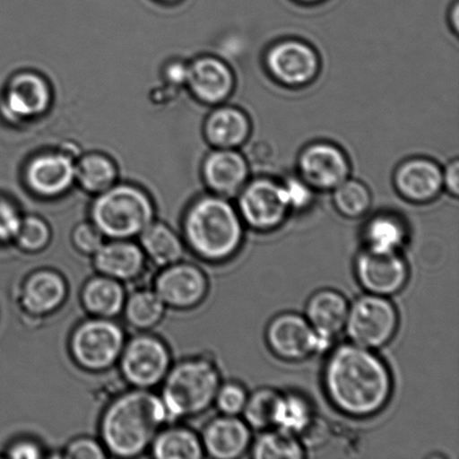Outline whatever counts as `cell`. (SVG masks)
<instances>
[{
	"label": "cell",
	"mask_w": 459,
	"mask_h": 459,
	"mask_svg": "<svg viewBox=\"0 0 459 459\" xmlns=\"http://www.w3.org/2000/svg\"><path fill=\"white\" fill-rule=\"evenodd\" d=\"M238 212L243 224L259 232H269L281 226L290 213L281 183L259 178L238 193Z\"/></svg>",
	"instance_id": "52a82bcc"
},
{
	"label": "cell",
	"mask_w": 459,
	"mask_h": 459,
	"mask_svg": "<svg viewBox=\"0 0 459 459\" xmlns=\"http://www.w3.org/2000/svg\"><path fill=\"white\" fill-rule=\"evenodd\" d=\"M270 76L287 88L312 83L321 70V60L312 45L299 39H282L269 48L264 56Z\"/></svg>",
	"instance_id": "30bf717a"
},
{
	"label": "cell",
	"mask_w": 459,
	"mask_h": 459,
	"mask_svg": "<svg viewBox=\"0 0 459 459\" xmlns=\"http://www.w3.org/2000/svg\"><path fill=\"white\" fill-rule=\"evenodd\" d=\"M204 134L211 145L217 150H237L245 145L250 137L249 117L236 107H219L206 119Z\"/></svg>",
	"instance_id": "44dd1931"
},
{
	"label": "cell",
	"mask_w": 459,
	"mask_h": 459,
	"mask_svg": "<svg viewBox=\"0 0 459 459\" xmlns=\"http://www.w3.org/2000/svg\"><path fill=\"white\" fill-rule=\"evenodd\" d=\"M66 457L72 459H102L106 457L103 448L92 439H76L66 449Z\"/></svg>",
	"instance_id": "ab89813d"
},
{
	"label": "cell",
	"mask_w": 459,
	"mask_h": 459,
	"mask_svg": "<svg viewBox=\"0 0 459 459\" xmlns=\"http://www.w3.org/2000/svg\"><path fill=\"white\" fill-rule=\"evenodd\" d=\"M333 192V204L344 218H361L371 208V192L366 184L357 179H345Z\"/></svg>",
	"instance_id": "1f68e13d"
},
{
	"label": "cell",
	"mask_w": 459,
	"mask_h": 459,
	"mask_svg": "<svg viewBox=\"0 0 459 459\" xmlns=\"http://www.w3.org/2000/svg\"><path fill=\"white\" fill-rule=\"evenodd\" d=\"M74 243L83 254L94 255L103 245V234L93 223H83L74 231Z\"/></svg>",
	"instance_id": "74e56055"
},
{
	"label": "cell",
	"mask_w": 459,
	"mask_h": 459,
	"mask_svg": "<svg viewBox=\"0 0 459 459\" xmlns=\"http://www.w3.org/2000/svg\"><path fill=\"white\" fill-rule=\"evenodd\" d=\"M408 227L394 213H380L368 220L363 229L366 247L377 251H399L406 243Z\"/></svg>",
	"instance_id": "d4e9b609"
},
{
	"label": "cell",
	"mask_w": 459,
	"mask_h": 459,
	"mask_svg": "<svg viewBox=\"0 0 459 459\" xmlns=\"http://www.w3.org/2000/svg\"><path fill=\"white\" fill-rule=\"evenodd\" d=\"M355 273L368 294L390 297L407 285L409 268L399 251H377L364 247L359 252Z\"/></svg>",
	"instance_id": "8fae6325"
},
{
	"label": "cell",
	"mask_w": 459,
	"mask_h": 459,
	"mask_svg": "<svg viewBox=\"0 0 459 459\" xmlns=\"http://www.w3.org/2000/svg\"><path fill=\"white\" fill-rule=\"evenodd\" d=\"M143 250L155 264H174L181 260L183 245L178 234L163 223H151L141 233Z\"/></svg>",
	"instance_id": "83f0119b"
},
{
	"label": "cell",
	"mask_w": 459,
	"mask_h": 459,
	"mask_svg": "<svg viewBox=\"0 0 459 459\" xmlns=\"http://www.w3.org/2000/svg\"><path fill=\"white\" fill-rule=\"evenodd\" d=\"M66 296L65 281L52 270H40L31 274L22 287V301L31 314L43 315L53 312Z\"/></svg>",
	"instance_id": "cb8c5ba5"
},
{
	"label": "cell",
	"mask_w": 459,
	"mask_h": 459,
	"mask_svg": "<svg viewBox=\"0 0 459 459\" xmlns=\"http://www.w3.org/2000/svg\"><path fill=\"white\" fill-rule=\"evenodd\" d=\"M159 2H163V3H175V2H178V0H159Z\"/></svg>",
	"instance_id": "f6af8a7d"
},
{
	"label": "cell",
	"mask_w": 459,
	"mask_h": 459,
	"mask_svg": "<svg viewBox=\"0 0 459 459\" xmlns=\"http://www.w3.org/2000/svg\"><path fill=\"white\" fill-rule=\"evenodd\" d=\"M18 245L26 251H39L48 246L51 232L47 223L38 217L22 219L15 237Z\"/></svg>",
	"instance_id": "e575fe53"
},
{
	"label": "cell",
	"mask_w": 459,
	"mask_h": 459,
	"mask_svg": "<svg viewBox=\"0 0 459 459\" xmlns=\"http://www.w3.org/2000/svg\"><path fill=\"white\" fill-rule=\"evenodd\" d=\"M161 398L143 389L121 395L102 418L103 442L116 456L134 457L145 451L168 420Z\"/></svg>",
	"instance_id": "7a4b0ae2"
},
{
	"label": "cell",
	"mask_w": 459,
	"mask_h": 459,
	"mask_svg": "<svg viewBox=\"0 0 459 459\" xmlns=\"http://www.w3.org/2000/svg\"><path fill=\"white\" fill-rule=\"evenodd\" d=\"M443 184L445 190L454 197L459 195V161L454 160L443 169Z\"/></svg>",
	"instance_id": "60d3db41"
},
{
	"label": "cell",
	"mask_w": 459,
	"mask_h": 459,
	"mask_svg": "<svg viewBox=\"0 0 459 459\" xmlns=\"http://www.w3.org/2000/svg\"><path fill=\"white\" fill-rule=\"evenodd\" d=\"M265 339L274 355L290 362L303 361L313 354L324 352L333 341L318 335L307 319L296 313L274 317L269 323Z\"/></svg>",
	"instance_id": "9c48e42d"
},
{
	"label": "cell",
	"mask_w": 459,
	"mask_h": 459,
	"mask_svg": "<svg viewBox=\"0 0 459 459\" xmlns=\"http://www.w3.org/2000/svg\"><path fill=\"white\" fill-rule=\"evenodd\" d=\"M184 231L195 254L218 263L232 258L240 250L245 224L226 197L209 195L188 209Z\"/></svg>",
	"instance_id": "3957f363"
},
{
	"label": "cell",
	"mask_w": 459,
	"mask_h": 459,
	"mask_svg": "<svg viewBox=\"0 0 459 459\" xmlns=\"http://www.w3.org/2000/svg\"><path fill=\"white\" fill-rule=\"evenodd\" d=\"M314 409L308 399L297 393L281 394L273 429L299 437L315 420Z\"/></svg>",
	"instance_id": "f546056e"
},
{
	"label": "cell",
	"mask_w": 459,
	"mask_h": 459,
	"mask_svg": "<svg viewBox=\"0 0 459 459\" xmlns=\"http://www.w3.org/2000/svg\"><path fill=\"white\" fill-rule=\"evenodd\" d=\"M256 459H301L305 448L297 436L273 429L263 430L251 446Z\"/></svg>",
	"instance_id": "4dcf8cb0"
},
{
	"label": "cell",
	"mask_w": 459,
	"mask_h": 459,
	"mask_svg": "<svg viewBox=\"0 0 459 459\" xmlns=\"http://www.w3.org/2000/svg\"><path fill=\"white\" fill-rule=\"evenodd\" d=\"M72 355L88 370H105L124 350V333L107 318L90 319L76 328L71 340Z\"/></svg>",
	"instance_id": "ba28073f"
},
{
	"label": "cell",
	"mask_w": 459,
	"mask_h": 459,
	"mask_svg": "<svg viewBox=\"0 0 459 459\" xmlns=\"http://www.w3.org/2000/svg\"><path fill=\"white\" fill-rule=\"evenodd\" d=\"M220 385L214 363L206 359H187L166 377L161 402L169 417L199 415L214 403Z\"/></svg>",
	"instance_id": "277c9868"
},
{
	"label": "cell",
	"mask_w": 459,
	"mask_h": 459,
	"mask_svg": "<svg viewBox=\"0 0 459 459\" xmlns=\"http://www.w3.org/2000/svg\"><path fill=\"white\" fill-rule=\"evenodd\" d=\"M125 291L118 281L107 276L91 279L82 292L84 307L100 318L116 316L125 306Z\"/></svg>",
	"instance_id": "484cf974"
},
{
	"label": "cell",
	"mask_w": 459,
	"mask_h": 459,
	"mask_svg": "<svg viewBox=\"0 0 459 459\" xmlns=\"http://www.w3.org/2000/svg\"><path fill=\"white\" fill-rule=\"evenodd\" d=\"M154 205L145 192L133 186H114L93 202L92 223L103 236L125 240L141 234L154 219Z\"/></svg>",
	"instance_id": "5b68a950"
},
{
	"label": "cell",
	"mask_w": 459,
	"mask_h": 459,
	"mask_svg": "<svg viewBox=\"0 0 459 459\" xmlns=\"http://www.w3.org/2000/svg\"><path fill=\"white\" fill-rule=\"evenodd\" d=\"M294 2L303 4H316L319 3L325 2V0H294Z\"/></svg>",
	"instance_id": "ee69618b"
},
{
	"label": "cell",
	"mask_w": 459,
	"mask_h": 459,
	"mask_svg": "<svg viewBox=\"0 0 459 459\" xmlns=\"http://www.w3.org/2000/svg\"><path fill=\"white\" fill-rule=\"evenodd\" d=\"M394 181L400 196L416 204L437 199L444 190L443 169L435 160L424 157H416L400 164Z\"/></svg>",
	"instance_id": "e0dca14e"
},
{
	"label": "cell",
	"mask_w": 459,
	"mask_h": 459,
	"mask_svg": "<svg viewBox=\"0 0 459 459\" xmlns=\"http://www.w3.org/2000/svg\"><path fill=\"white\" fill-rule=\"evenodd\" d=\"M238 416L223 415L210 422L202 437L204 449L211 457L238 458L249 449L251 430Z\"/></svg>",
	"instance_id": "ffe728a7"
},
{
	"label": "cell",
	"mask_w": 459,
	"mask_h": 459,
	"mask_svg": "<svg viewBox=\"0 0 459 459\" xmlns=\"http://www.w3.org/2000/svg\"><path fill=\"white\" fill-rule=\"evenodd\" d=\"M281 183L290 212L291 211L300 212V211L310 208L315 200V192L316 191L312 186H309L299 175L290 177Z\"/></svg>",
	"instance_id": "d590c367"
},
{
	"label": "cell",
	"mask_w": 459,
	"mask_h": 459,
	"mask_svg": "<svg viewBox=\"0 0 459 459\" xmlns=\"http://www.w3.org/2000/svg\"><path fill=\"white\" fill-rule=\"evenodd\" d=\"M399 315L388 297L368 294L350 306L344 330L352 343L367 349H380L398 331Z\"/></svg>",
	"instance_id": "8992f818"
},
{
	"label": "cell",
	"mask_w": 459,
	"mask_h": 459,
	"mask_svg": "<svg viewBox=\"0 0 459 459\" xmlns=\"http://www.w3.org/2000/svg\"><path fill=\"white\" fill-rule=\"evenodd\" d=\"M247 393L245 386L236 384V382H228L226 385H220L214 402L222 415L238 416L243 411L246 406Z\"/></svg>",
	"instance_id": "8d00e7d4"
},
{
	"label": "cell",
	"mask_w": 459,
	"mask_h": 459,
	"mask_svg": "<svg viewBox=\"0 0 459 459\" xmlns=\"http://www.w3.org/2000/svg\"><path fill=\"white\" fill-rule=\"evenodd\" d=\"M121 353V371L126 380L139 389L159 385L168 375L169 353L155 337L138 336Z\"/></svg>",
	"instance_id": "7c38bea8"
},
{
	"label": "cell",
	"mask_w": 459,
	"mask_h": 459,
	"mask_svg": "<svg viewBox=\"0 0 459 459\" xmlns=\"http://www.w3.org/2000/svg\"><path fill=\"white\" fill-rule=\"evenodd\" d=\"M152 455L160 459H199L204 457V445L193 431L172 429L161 431L152 440Z\"/></svg>",
	"instance_id": "f1b7e54d"
},
{
	"label": "cell",
	"mask_w": 459,
	"mask_h": 459,
	"mask_svg": "<svg viewBox=\"0 0 459 459\" xmlns=\"http://www.w3.org/2000/svg\"><path fill=\"white\" fill-rule=\"evenodd\" d=\"M204 178L214 195L233 197L238 195L249 178V164L237 150H215L204 163Z\"/></svg>",
	"instance_id": "d6986e66"
},
{
	"label": "cell",
	"mask_w": 459,
	"mask_h": 459,
	"mask_svg": "<svg viewBox=\"0 0 459 459\" xmlns=\"http://www.w3.org/2000/svg\"><path fill=\"white\" fill-rule=\"evenodd\" d=\"M350 172L348 156L332 143H310L299 157V175L315 191L334 190L349 178Z\"/></svg>",
	"instance_id": "4fadbf2b"
},
{
	"label": "cell",
	"mask_w": 459,
	"mask_h": 459,
	"mask_svg": "<svg viewBox=\"0 0 459 459\" xmlns=\"http://www.w3.org/2000/svg\"><path fill=\"white\" fill-rule=\"evenodd\" d=\"M279 398L281 393L270 388L259 389L247 395L242 411L247 426L261 431L273 429Z\"/></svg>",
	"instance_id": "d6a6232c"
},
{
	"label": "cell",
	"mask_w": 459,
	"mask_h": 459,
	"mask_svg": "<svg viewBox=\"0 0 459 459\" xmlns=\"http://www.w3.org/2000/svg\"><path fill=\"white\" fill-rule=\"evenodd\" d=\"M323 382L333 406L354 418L377 415L388 404L394 388L384 359L355 343L333 351L324 367Z\"/></svg>",
	"instance_id": "6da1fadb"
},
{
	"label": "cell",
	"mask_w": 459,
	"mask_h": 459,
	"mask_svg": "<svg viewBox=\"0 0 459 459\" xmlns=\"http://www.w3.org/2000/svg\"><path fill=\"white\" fill-rule=\"evenodd\" d=\"M51 105V90L47 81L34 72H21L9 81L2 101L3 114L21 121L38 118Z\"/></svg>",
	"instance_id": "5bb4252c"
},
{
	"label": "cell",
	"mask_w": 459,
	"mask_h": 459,
	"mask_svg": "<svg viewBox=\"0 0 459 459\" xmlns=\"http://www.w3.org/2000/svg\"><path fill=\"white\" fill-rule=\"evenodd\" d=\"M141 247L125 240L102 245L94 254V265L103 276L116 281H129L137 276L143 267Z\"/></svg>",
	"instance_id": "603a6c76"
},
{
	"label": "cell",
	"mask_w": 459,
	"mask_h": 459,
	"mask_svg": "<svg viewBox=\"0 0 459 459\" xmlns=\"http://www.w3.org/2000/svg\"><path fill=\"white\" fill-rule=\"evenodd\" d=\"M22 218L15 205L0 197V242L15 238Z\"/></svg>",
	"instance_id": "f35d334b"
},
{
	"label": "cell",
	"mask_w": 459,
	"mask_h": 459,
	"mask_svg": "<svg viewBox=\"0 0 459 459\" xmlns=\"http://www.w3.org/2000/svg\"><path fill=\"white\" fill-rule=\"evenodd\" d=\"M208 288V279L201 269L177 263L168 265L157 278L155 292L165 305L191 308L204 299Z\"/></svg>",
	"instance_id": "9a60e30c"
},
{
	"label": "cell",
	"mask_w": 459,
	"mask_h": 459,
	"mask_svg": "<svg viewBox=\"0 0 459 459\" xmlns=\"http://www.w3.org/2000/svg\"><path fill=\"white\" fill-rule=\"evenodd\" d=\"M9 457L16 459H36L42 457V451H40V448L35 443L22 440V442L13 445L11 449H9Z\"/></svg>",
	"instance_id": "b9f144b4"
},
{
	"label": "cell",
	"mask_w": 459,
	"mask_h": 459,
	"mask_svg": "<svg viewBox=\"0 0 459 459\" xmlns=\"http://www.w3.org/2000/svg\"><path fill=\"white\" fill-rule=\"evenodd\" d=\"M449 21H451V26L455 33H458L459 29V6L458 2L454 3L453 7L451 9V13H449Z\"/></svg>",
	"instance_id": "7bdbcfd3"
},
{
	"label": "cell",
	"mask_w": 459,
	"mask_h": 459,
	"mask_svg": "<svg viewBox=\"0 0 459 459\" xmlns=\"http://www.w3.org/2000/svg\"><path fill=\"white\" fill-rule=\"evenodd\" d=\"M186 83L197 100L215 106L231 96L236 78L226 62L214 56H202L187 65Z\"/></svg>",
	"instance_id": "2e32d148"
},
{
	"label": "cell",
	"mask_w": 459,
	"mask_h": 459,
	"mask_svg": "<svg viewBox=\"0 0 459 459\" xmlns=\"http://www.w3.org/2000/svg\"><path fill=\"white\" fill-rule=\"evenodd\" d=\"M117 178L118 172L114 161L99 152L84 155L75 163V181L93 195H100L114 186Z\"/></svg>",
	"instance_id": "4316f807"
},
{
	"label": "cell",
	"mask_w": 459,
	"mask_h": 459,
	"mask_svg": "<svg viewBox=\"0 0 459 459\" xmlns=\"http://www.w3.org/2000/svg\"><path fill=\"white\" fill-rule=\"evenodd\" d=\"M350 305L341 292L323 290L310 297L306 319L318 335L333 340L345 328Z\"/></svg>",
	"instance_id": "7402d4cb"
},
{
	"label": "cell",
	"mask_w": 459,
	"mask_h": 459,
	"mask_svg": "<svg viewBox=\"0 0 459 459\" xmlns=\"http://www.w3.org/2000/svg\"><path fill=\"white\" fill-rule=\"evenodd\" d=\"M25 181L39 196L63 195L75 181V163L65 152H47L34 157L27 165Z\"/></svg>",
	"instance_id": "ac0fdd59"
},
{
	"label": "cell",
	"mask_w": 459,
	"mask_h": 459,
	"mask_svg": "<svg viewBox=\"0 0 459 459\" xmlns=\"http://www.w3.org/2000/svg\"><path fill=\"white\" fill-rule=\"evenodd\" d=\"M125 309L126 318L133 326L146 330L160 323L165 304L155 291L143 290L130 296Z\"/></svg>",
	"instance_id": "836d02e7"
}]
</instances>
